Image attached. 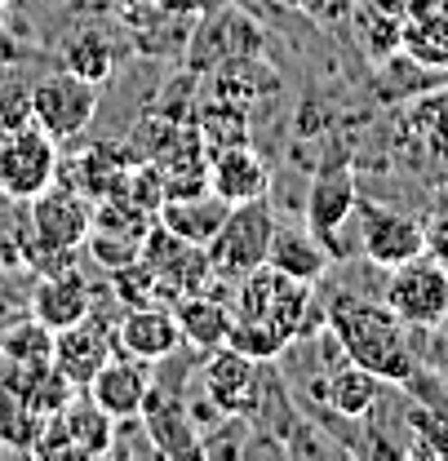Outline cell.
I'll return each mask as SVG.
<instances>
[{
    "label": "cell",
    "mask_w": 448,
    "mask_h": 461,
    "mask_svg": "<svg viewBox=\"0 0 448 461\" xmlns=\"http://www.w3.org/2000/svg\"><path fill=\"white\" fill-rule=\"evenodd\" d=\"M267 267L280 271V276H293V280H306L315 285L329 267V249L302 227H276L271 235V249H267Z\"/></svg>",
    "instance_id": "7402d4cb"
},
{
    "label": "cell",
    "mask_w": 448,
    "mask_h": 461,
    "mask_svg": "<svg viewBox=\"0 0 448 461\" xmlns=\"http://www.w3.org/2000/svg\"><path fill=\"white\" fill-rule=\"evenodd\" d=\"M196 133H200V142H205V151H223V147H240V142H249V107H240V103H209L205 112H200V124H196Z\"/></svg>",
    "instance_id": "d4e9b609"
},
{
    "label": "cell",
    "mask_w": 448,
    "mask_h": 461,
    "mask_svg": "<svg viewBox=\"0 0 448 461\" xmlns=\"http://www.w3.org/2000/svg\"><path fill=\"white\" fill-rule=\"evenodd\" d=\"M138 258L156 271V280L165 285L169 302H178V297H187V293H205V285L218 280V271H214V262H209V249H205V244H191V240H182V235H173V230H165L160 222L147 227Z\"/></svg>",
    "instance_id": "ba28073f"
},
{
    "label": "cell",
    "mask_w": 448,
    "mask_h": 461,
    "mask_svg": "<svg viewBox=\"0 0 448 461\" xmlns=\"http://www.w3.org/2000/svg\"><path fill=\"white\" fill-rule=\"evenodd\" d=\"M271 235H276V213L262 200H244V204H231L223 218L218 235L205 244L209 249V262L223 280H240L258 267H267V249H271Z\"/></svg>",
    "instance_id": "7a4b0ae2"
},
{
    "label": "cell",
    "mask_w": 448,
    "mask_h": 461,
    "mask_svg": "<svg viewBox=\"0 0 448 461\" xmlns=\"http://www.w3.org/2000/svg\"><path fill=\"white\" fill-rule=\"evenodd\" d=\"M107 359H112V338H107V329L94 320V311H89L80 324L54 333V368L76 391H85Z\"/></svg>",
    "instance_id": "2e32d148"
},
{
    "label": "cell",
    "mask_w": 448,
    "mask_h": 461,
    "mask_svg": "<svg viewBox=\"0 0 448 461\" xmlns=\"http://www.w3.org/2000/svg\"><path fill=\"white\" fill-rule=\"evenodd\" d=\"M112 444H115V417L103 412L98 403L89 400H76L67 408H58L45 417V430L36 439V457H71V461H94V457H112Z\"/></svg>",
    "instance_id": "277c9868"
},
{
    "label": "cell",
    "mask_w": 448,
    "mask_h": 461,
    "mask_svg": "<svg viewBox=\"0 0 448 461\" xmlns=\"http://www.w3.org/2000/svg\"><path fill=\"white\" fill-rule=\"evenodd\" d=\"M355 204H360V191H355V177L351 169H320V177L311 182V195H306V230L329 249V258L342 253V227L355 218Z\"/></svg>",
    "instance_id": "4fadbf2b"
},
{
    "label": "cell",
    "mask_w": 448,
    "mask_h": 461,
    "mask_svg": "<svg viewBox=\"0 0 448 461\" xmlns=\"http://www.w3.org/2000/svg\"><path fill=\"white\" fill-rule=\"evenodd\" d=\"M112 297L124 311H129V306H173L165 285L156 280V271H151L142 258H133V262H124V267L112 271Z\"/></svg>",
    "instance_id": "484cf974"
},
{
    "label": "cell",
    "mask_w": 448,
    "mask_h": 461,
    "mask_svg": "<svg viewBox=\"0 0 448 461\" xmlns=\"http://www.w3.org/2000/svg\"><path fill=\"white\" fill-rule=\"evenodd\" d=\"M422 253L448 271V209L435 213L431 222H422Z\"/></svg>",
    "instance_id": "1f68e13d"
},
{
    "label": "cell",
    "mask_w": 448,
    "mask_h": 461,
    "mask_svg": "<svg viewBox=\"0 0 448 461\" xmlns=\"http://www.w3.org/2000/svg\"><path fill=\"white\" fill-rule=\"evenodd\" d=\"M0 23H5V0H0Z\"/></svg>",
    "instance_id": "836d02e7"
},
{
    "label": "cell",
    "mask_w": 448,
    "mask_h": 461,
    "mask_svg": "<svg viewBox=\"0 0 448 461\" xmlns=\"http://www.w3.org/2000/svg\"><path fill=\"white\" fill-rule=\"evenodd\" d=\"M98 115V85L76 76V71H50L36 76L32 89V124H41L54 142H71L89 129V120Z\"/></svg>",
    "instance_id": "5b68a950"
},
{
    "label": "cell",
    "mask_w": 448,
    "mask_h": 461,
    "mask_svg": "<svg viewBox=\"0 0 448 461\" xmlns=\"http://www.w3.org/2000/svg\"><path fill=\"white\" fill-rule=\"evenodd\" d=\"M382 377L378 373H369V368H360V364H342L329 373V382H325V400L334 408L337 417H351V421H360V417H369L373 412V403L382 395Z\"/></svg>",
    "instance_id": "603a6c76"
},
{
    "label": "cell",
    "mask_w": 448,
    "mask_h": 461,
    "mask_svg": "<svg viewBox=\"0 0 448 461\" xmlns=\"http://www.w3.org/2000/svg\"><path fill=\"white\" fill-rule=\"evenodd\" d=\"M355 218H360V249H364V258L373 267L391 271V267H404V262L422 258V222L413 213L360 200Z\"/></svg>",
    "instance_id": "30bf717a"
},
{
    "label": "cell",
    "mask_w": 448,
    "mask_h": 461,
    "mask_svg": "<svg viewBox=\"0 0 448 461\" xmlns=\"http://www.w3.org/2000/svg\"><path fill=\"white\" fill-rule=\"evenodd\" d=\"M240 293H235V315L240 320H262L271 324L276 333H284L288 342L306 329V311H311V285L306 280H293V276H280L271 267H258L249 276L235 280Z\"/></svg>",
    "instance_id": "3957f363"
},
{
    "label": "cell",
    "mask_w": 448,
    "mask_h": 461,
    "mask_svg": "<svg viewBox=\"0 0 448 461\" xmlns=\"http://www.w3.org/2000/svg\"><path fill=\"white\" fill-rule=\"evenodd\" d=\"M89 311H94V293L76 276V267L54 271V276H41L36 288H32V315H36L50 333H62V329L80 324Z\"/></svg>",
    "instance_id": "ac0fdd59"
},
{
    "label": "cell",
    "mask_w": 448,
    "mask_h": 461,
    "mask_svg": "<svg viewBox=\"0 0 448 461\" xmlns=\"http://www.w3.org/2000/svg\"><path fill=\"white\" fill-rule=\"evenodd\" d=\"M209 191L226 200V204H244V200H262L271 191V169L267 160L240 142V147H223L209 151Z\"/></svg>",
    "instance_id": "5bb4252c"
},
{
    "label": "cell",
    "mask_w": 448,
    "mask_h": 461,
    "mask_svg": "<svg viewBox=\"0 0 448 461\" xmlns=\"http://www.w3.org/2000/svg\"><path fill=\"white\" fill-rule=\"evenodd\" d=\"M382 302L408 329H440L448 320V271L440 262H431L426 253L404 267H391Z\"/></svg>",
    "instance_id": "8992f818"
},
{
    "label": "cell",
    "mask_w": 448,
    "mask_h": 461,
    "mask_svg": "<svg viewBox=\"0 0 448 461\" xmlns=\"http://www.w3.org/2000/svg\"><path fill=\"white\" fill-rule=\"evenodd\" d=\"M32 89H36V76L23 67V58L0 67V133L32 124Z\"/></svg>",
    "instance_id": "4316f807"
},
{
    "label": "cell",
    "mask_w": 448,
    "mask_h": 461,
    "mask_svg": "<svg viewBox=\"0 0 448 461\" xmlns=\"http://www.w3.org/2000/svg\"><path fill=\"white\" fill-rule=\"evenodd\" d=\"M173 320L182 329V342H191L196 350L209 355V350L226 346L231 324H235V311L226 302H218V297H209V293H187V297L173 302Z\"/></svg>",
    "instance_id": "ffe728a7"
},
{
    "label": "cell",
    "mask_w": 448,
    "mask_h": 461,
    "mask_svg": "<svg viewBox=\"0 0 448 461\" xmlns=\"http://www.w3.org/2000/svg\"><path fill=\"white\" fill-rule=\"evenodd\" d=\"M62 62H67V71L103 85L112 76V41L98 32H71V41L62 45Z\"/></svg>",
    "instance_id": "83f0119b"
},
{
    "label": "cell",
    "mask_w": 448,
    "mask_h": 461,
    "mask_svg": "<svg viewBox=\"0 0 448 461\" xmlns=\"http://www.w3.org/2000/svg\"><path fill=\"white\" fill-rule=\"evenodd\" d=\"M329 333L351 364L378 373L387 386H408L417 377V350L408 342V324L387 302L337 293L329 302Z\"/></svg>",
    "instance_id": "6da1fadb"
},
{
    "label": "cell",
    "mask_w": 448,
    "mask_h": 461,
    "mask_svg": "<svg viewBox=\"0 0 448 461\" xmlns=\"http://www.w3.org/2000/svg\"><path fill=\"white\" fill-rule=\"evenodd\" d=\"M413 430L422 435L417 444H413V453H431V457H444L448 453V430H444V421L440 417H426V412H413Z\"/></svg>",
    "instance_id": "4dcf8cb0"
},
{
    "label": "cell",
    "mask_w": 448,
    "mask_h": 461,
    "mask_svg": "<svg viewBox=\"0 0 448 461\" xmlns=\"http://www.w3.org/2000/svg\"><path fill=\"white\" fill-rule=\"evenodd\" d=\"M50 359H54V333L36 315H27L0 333V368L32 373V368H45Z\"/></svg>",
    "instance_id": "cb8c5ba5"
},
{
    "label": "cell",
    "mask_w": 448,
    "mask_h": 461,
    "mask_svg": "<svg viewBox=\"0 0 448 461\" xmlns=\"http://www.w3.org/2000/svg\"><path fill=\"white\" fill-rule=\"evenodd\" d=\"M205 395L223 417H253L262 403V377H258V359L240 355L235 346H218L205 359Z\"/></svg>",
    "instance_id": "8fae6325"
},
{
    "label": "cell",
    "mask_w": 448,
    "mask_h": 461,
    "mask_svg": "<svg viewBox=\"0 0 448 461\" xmlns=\"http://www.w3.org/2000/svg\"><path fill=\"white\" fill-rule=\"evenodd\" d=\"M85 249L94 253V262L103 271H115V267H124V262H133L142 253V240L138 235H124V230H112V227H94L89 240H85Z\"/></svg>",
    "instance_id": "f546056e"
},
{
    "label": "cell",
    "mask_w": 448,
    "mask_h": 461,
    "mask_svg": "<svg viewBox=\"0 0 448 461\" xmlns=\"http://www.w3.org/2000/svg\"><path fill=\"white\" fill-rule=\"evenodd\" d=\"M226 346H235L240 355H249V359L267 364V359H280L284 346H288V338H284V333H276L271 324H262V320H240V315H235Z\"/></svg>",
    "instance_id": "f1b7e54d"
},
{
    "label": "cell",
    "mask_w": 448,
    "mask_h": 461,
    "mask_svg": "<svg viewBox=\"0 0 448 461\" xmlns=\"http://www.w3.org/2000/svg\"><path fill=\"white\" fill-rule=\"evenodd\" d=\"M32 204V244L58 249V253H76L85 249L89 230H94V200L80 186H62L50 182Z\"/></svg>",
    "instance_id": "9c48e42d"
},
{
    "label": "cell",
    "mask_w": 448,
    "mask_h": 461,
    "mask_svg": "<svg viewBox=\"0 0 448 461\" xmlns=\"http://www.w3.org/2000/svg\"><path fill=\"white\" fill-rule=\"evenodd\" d=\"M115 342L124 355H133L142 364H165L182 346V329L173 320V306H129L115 329Z\"/></svg>",
    "instance_id": "9a60e30c"
},
{
    "label": "cell",
    "mask_w": 448,
    "mask_h": 461,
    "mask_svg": "<svg viewBox=\"0 0 448 461\" xmlns=\"http://www.w3.org/2000/svg\"><path fill=\"white\" fill-rule=\"evenodd\" d=\"M18 58H23L18 41H14V36L5 32V23H0V67H5V62H18Z\"/></svg>",
    "instance_id": "d6a6232c"
},
{
    "label": "cell",
    "mask_w": 448,
    "mask_h": 461,
    "mask_svg": "<svg viewBox=\"0 0 448 461\" xmlns=\"http://www.w3.org/2000/svg\"><path fill=\"white\" fill-rule=\"evenodd\" d=\"M45 430V412L32 403L27 386L9 373H0V448L9 453H32Z\"/></svg>",
    "instance_id": "44dd1931"
},
{
    "label": "cell",
    "mask_w": 448,
    "mask_h": 461,
    "mask_svg": "<svg viewBox=\"0 0 448 461\" xmlns=\"http://www.w3.org/2000/svg\"><path fill=\"white\" fill-rule=\"evenodd\" d=\"M58 182V142L41 124L0 133V191L9 200H36Z\"/></svg>",
    "instance_id": "52a82bcc"
},
{
    "label": "cell",
    "mask_w": 448,
    "mask_h": 461,
    "mask_svg": "<svg viewBox=\"0 0 448 461\" xmlns=\"http://www.w3.org/2000/svg\"><path fill=\"white\" fill-rule=\"evenodd\" d=\"M147 391H151V373H147V364L133 359V355L107 359V364L94 373V382L85 386V395L98 403L103 412H112L115 421L138 417V412H142V400H147Z\"/></svg>",
    "instance_id": "e0dca14e"
},
{
    "label": "cell",
    "mask_w": 448,
    "mask_h": 461,
    "mask_svg": "<svg viewBox=\"0 0 448 461\" xmlns=\"http://www.w3.org/2000/svg\"><path fill=\"white\" fill-rule=\"evenodd\" d=\"M226 200H218L209 186L205 191H187V195H169L165 204L156 209V222L173 235H182V240H191V244H209L218 227H223L226 218Z\"/></svg>",
    "instance_id": "d6986e66"
},
{
    "label": "cell",
    "mask_w": 448,
    "mask_h": 461,
    "mask_svg": "<svg viewBox=\"0 0 448 461\" xmlns=\"http://www.w3.org/2000/svg\"><path fill=\"white\" fill-rule=\"evenodd\" d=\"M138 421H142V435L151 439V448H156L160 457H173V461L205 457V444H200V435H196L191 408L178 400L173 391H165V386H156V382H151V391H147V400H142Z\"/></svg>",
    "instance_id": "7c38bea8"
}]
</instances>
